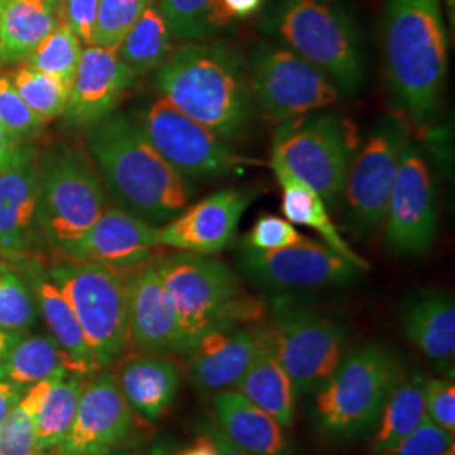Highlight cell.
<instances>
[{
  "label": "cell",
  "mask_w": 455,
  "mask_h": 455,
  "mask_svg": "<svg viewBox=\"0 0 455 455\" xmlns=\"http://www.w3.org/2000/svg\"><path fill=\"white\" fill-rule=\"evenodd\" d=\"M255 351V324L223 325L201 336L188 356V374L201 393L236 388Z\"/></svg>",
  "instance_id": "cell-22"
},
{
  "label": "cell",
  "mask_w": 455,
  "mask_h": 455,
  "mask_svg": "<svg viewBox=\"0 0 455 455\" xmlns=\"http://www.w3.org/2000/svg\"><path fill=\"white\" fill-rule=\"evenodd\" d=\"M425 387V374H405V378L391 391L374 428L371 455L381 454L395 447L427 419Z\"/></svg>",
  "instance_id": "cell-31"
},
{
  "label": "cell",
  "mask_w": 455,
  "mask_h": 455,
  "mask_svg": "<svg viewBox=\"0 0 455 455\" xmlns=\"http://www.w3.org/2000/svg\"><path fill=\"white\" fill-rule=\"evenodd\" d=\"M83 383L82 376H65L52 381L36 417V454L56 455L65 442L76 415Z\"/></svg>",
  "instance_id": "cell-32"
},
{
  "label": "cell",
  "mask_w": 455,
  "mask_h": 455,
  "mask_svg": "<svg viewBox=\"0 0 455 455\" xmlns=\"http://www.w3.org/2000/svg\"><path fill=\"white\" fill-rule=\"evenodd\" d=\"M17 93L43 122H52L65 114L69 88L66 83L22 63L11 75Z\"/></svg>",
  "instance_id": "cell-35"
},
{
  "label": "cell",
  "mask_w": 455,
  "mask_h": 455,
  "mask_svg": "<svg viewBox=\"0 0 455 455\" xmlns=\"http://www.w3.org/2000/svg\"><path fill=\"white\" fill-rule=\"evenodd\" d=\"M302 238L304 235H300L285 218L275 214H263L244 236L243 244L253 250L268 251L297 243Z\"/></svg>",
  "instance_id": "cell-42"
},
{
  "label": "cell",
  "mask_w": 455,
  "mask_h": 455,
  "mask_svg": "<svg viewBox=\"0 0 455 455\" xmlns=\"http://www.w3.org/2000/svg\"><path fill=\"white\" fill-rule=\"evenodd\" d=\"M133 411L116 376L100 370L83 383L73 425L56 455H108L129 437Z\"/></svg>",
  "instance_id": "cell-16"
},
{
  "label": "cell",
  "mask_w": 455,
  "mask_h": 455,
  "mask_svg": "<svg viewBox=\"0 0 455 455\" xmlns=\"http://www.w3.org/2000/svg\"><path fill=\"white\" fill-rule=\"evenodd\" d=\"M161 97L227 142L246 137L255 118L248 65L225 43L188 41L156 75Z\"/></svg>",
  "instance_id": "cell-2"
},
{
  "label": "cell",
  "mask_w": 455,
  "mask_h": 455,
  "mask_svg": "<svg viewBox=\"0 0 455 455\" xmlns=\"http://www.w3.org/2000/svg\"><path fill=\"white\" fill-rule=\"evenodd\" d=\"M0 124L17 142L37 135L46 125L17 93L11 76L0 75Z\"/></svg>",
  "instance_id": "cell-40"
},
{
  "label": "cell",
  "mask_w": 455,
  "mask_h": 455,
  "mask_svg": "<svg viewBox=\"0 0 455 455\" xmlns=\"http://www.w3.org/2000/svg\"><path fill=\"white\" fill-rule=\"evenodd\" d=\"M259 191L227 188L197 201L157 229L159 246L199 255L227 250Z\"/></svg>",
  "instance_id": "cell-17"
},
{
  "label": "cell",
  "mask_w": 455,
  "mask_h": 455,
  "mask_svg": "<svg viewBox=\"0 0 455 455\" xmlns=\"http://www.w3.org/2000/svg\"><path fill=\"white\" fill-rule=\"evenodd\" d=\"M58 379V378H56ZM54 379L28 387L16 407L0 423V455L36 454V417Z\"/></svg>",
  "instance_id": "cell-34"
},
{
  "label": "cell",
  "mask_w": 455,
  "mask_h": 455,
  "mask_svg": "<svg viewBox=\"0 0 455 455\" xmlns=\"http://www.w3.org/2000/svg\"><path fill=\"white\" fill-rule=\"evenodd\" d=\"M24 391L26 388L0 378V423L11 413V410L16 407Z\"/></svg>",
  "instance_id": "cell-48"
},
{
  "label": "cell",
  "mask_w": 455,
  "mask_h": 455,
  "mask_svg": "<svg viewBox=\"0 0 455 455\" xmlns=\"http://www.w3.org/2000/svg\"><path fill=\"white\" fill-rule=\"evenodd\" d=\"M46 267L82 325L98 370L110 368L129 346L131 270L63 257Z\"/></svg>",
  "instance_id": "cell-7"
},
{
  "label": "cell",
  "mask_w": 455,
  "mask_h": 455,
  "mask_svg": "<svg viewBox=\"0 0 455 455\" xmlns=\"http://www.w3.org/2000/svg\"><path fill=\"white\" fill-rule=\"evenodd\" d=\"M385 235L391 251L400 257H422L437 238V195L422 147L410 137L400 154L391 186Z\"/></svg>",
  "instance_id": "cell-15"
},
{
  "label": "cell",
  "mask_w": 455,
  "mask_h": 455,
  "mask_svg": "<svg viewBox=\"0 0 455 455\" xmlns=\"http://www.w3.org/2000/svg\"><path fill=\"white\" fill-rule=\"evenodd\" d=\"M199 432H204L212 437V443L216 447V454L218 455H248L244 454L240 447H236L227 435L220 430L218 423L214 422L212 415H206L201 422H199Z\"/></svg>",
  "instance_id": "cell-46"
},
{
  "label": "cell",
  "mask_w": 455,
  "mask_h": 455,
  "mask_svg": "<svg viewBox=\"0 0 455 455\" xmlns=\"http://www.w3.org/2000/svg\"><path fill=\"white\" fill-rule=\"evenodd\" d=\"M14 265L26 278L33 292L37 312L48 327L49 336H52L54 341L63 347L66 355L82 368L86 378L98 373L100 370L88 347V342L84 339L82 325L69 302L66 300L65 293L61 292V289L49 275L48 267L29 255L14 261Z\"/></svg>",
  "instance_id": "cell-24"
},
{
  "label": "cell",
  "mask_w": 455,
  "mask_h": 455,
  "mask_svg": "<svg viewBox=\"0 0 455 455\" xmlns=\"http://www.w3.org/2000/svg\"><path fill=\"white\" fill-rule=\"evenodd\" d=\"M244 398L268 413L283 428H291L295 419L292 379L276 358L267 324H255V351L242 379L236 385Z\"/></svg>",
  "instance_id": "cell-27"
},
{
  "label": "cell",
  "mask_w": 455,
  "mask_h": 455,
  "mask_svg": "<svg viewBox=\"0 0 455 455\" xmlns=\"http://www.w3.org/2000/svg\"><path fill=\"white\" fill-rule=\"evenodd\" d=\"M212 403L214 422L244 454L295 455L285 428L240 391H218Z\"/></svg>",
  "instance_id": "cell-25"
},
{
  "label": "cell",
  "mask_w": 455,
  "mask_h": 455,
  "mask_svg": "<svg viewBox=\"0 0 455 455\" xmlns=\"http://www.w3.org/2000/svg\"><path fill=\"white\" fill-rule=\"evenodd\" d=\"M82 54V41L66 24L60 22V26L34 49L26 65L71 86Z\"/></svg>",
  "instance_id": "cell-36"
},
{
  "label": "cell",
  "mask_w": 455,
  "mask_h": 455,
  "mask_svg": "<svg viewBox=\"0 0 455 455\" xmlns=\"http://www.w3.org/2000/svg\"><path fill=\"white\" fill-rule=\"evenodd\" d=\"M24 332H16V331H7L0 327V366L7 358V355L11 353L12 346L16 344L17 339L22 336Z\"/></svg>",
  "instance_id": "cell-50"
},
{
  "label": "cell",
  "mask_w": 455,
  "mask_h": 455,
  "mask_svg": "<svg viewBox=\"0 0 455 455\" xmlns=\"http://www.w3.org/2000/svg\"><path fill=\"white\" fill-rule=\"evenodd\" d=\"M39 164L28 147L16 163L0 171V257L20 260L39 236Z\"/></svg>",
  "instance_id": "cell-21"
},
{
  "label": "cell",
  "mask_w": 455,
  "mask_h": 455,
  "mask_svg": "<svg viewBox=\"0 0 455 455\" xmlns=\"http://www.w3.org/2000/svg\"><path fill=\"white\" fill-rule=\"evenodd\" d=\"M86 147L115 208L159 228L189 206V182L131 116L114 112L90 127Z\"/></svg>",
  "instance_id": "cell-1"
},
{
  "label": "cell",
  "mask_w": 455,
  "mask_h": 455,
  "mask_svg": "<svg viewBox=\"0 0 455 455\" xmlns=\"http://www.w3.org/2000/svg\"><path fill=\"white\" fill-rule=\"evenodd\" d=\"M9 2H11V0H0V11H2Z\"/></svg>",
  "instance_id": "cell-55"
},
{
  "label": "cell",
  "mask_w": 455,
  "mask_h": 455,
  "mask_svg": "<svg viewBox=\"0 0 455 455\" xmlns=\"http://www.w3.org/2000/svg\"><path fill=\"white\" fill-rule=\"evenodd\" d=\"M443 455H455V447H452L451 451H447V452H445Z\"/></svg>",
  "instance_id": "cell-56"
},
{
  "label": "cell",
  "mask_w": 455,
  "mask_h": 455,
  "mask_svg": "<svg viewBox=\"0 0 455 455\" xmlns=\"http://www.w3.org/2000/svg\"><path fill=\"white\" fill-rule=\"evenodd\" d=\"M405 363L379 342L363 344L344 356L332 378L315 393V425L331 440L373 434L385 403L405 378Z\"/></svg>",
  "instance_id": "cell-6"
},
{
  "label": "cell",
  "mask_w": 455,
  "mask_h": 455,
  "mask_svg": "<svg viewBox=\"0 0 455 455\" xmlns=\"http://www.w3.org/2000/svg\"><path fill=\"white\" fill-rule=\"evenodd\" d=\"M135 73L125 65L116 49L101 46L83 48L82 60L69 88L66 103V124L90 129L112 115L135 82Z\"/></svg>",
  "instance_id": "cell-20"
},
{
  "label": "cell",
  "mask_w": 455,
  "mask_h": 455,
  "mask_svg": "<svg viewBox=\"0 0 455 455\" xmlns=\"http://www.w3.org/2000/svg\"><path fill=\"white\" fill-rule=\"evenodd\" d=\"M383 49L396 105L417 127H430L442 108L449 68L440 0H388Z\"/></svg>",
  "instance_id": "cell-3"
},
{
  "label": "cell",
  "mask_w": 455,
  "mask_h": 455,
  "mask_svg": "<svg viewBox=\"0 0 455 455\" xmlns=\"http://www.w3.org/2000/svg\"><path fill=\"white\" fill-rule=\"evenodd\" d=\"M425 413L427 419L440 428L455 432V385L454 378L427 379L425 387Z\"/></svg>",
  "instance_id": "cell-43"
},
{
  "label": "cell",
  "mask_w": 455,
  "mask_h": 455,
  "mask_svg": "<svg viewBox=\"0 0 455 455\" xmlns=\"http://www.w3.org/2000/svg\"><path fill=\"white\" fill-rule=\"evenodd\" d=\"M270 167L282 189V212L292 225L314 229L329 248L339 253L346 260L353 261L361 270H370V261L358 255L341 236L331 220L323 197L302 180H297L282 164L270 157Z\"/></svg>",
  "instance_id": "cell-28"
},
{
  "label": "cell",
  "mask_w": 455,
  "mask_h": 455,
  "mask_svg": "<svg viewBox=\"0 0 455 455\" xmlns=\"http://www.w3.org/2000/svg\"><path fill=\"white\" fill-rule=\"evenodd\" d=\"M191 347L212 329L259 324L267 306L244 293L225 261L191 251H174L154 260Z\"/></svg>",
  "instance_id": "cell-5"
},
{
  "label": "cell",
  "mask_w": 455,
  "mask_h": 455,
  "mask_svg": "<svg viewBox=\"0 0 455 455\" xmlns=\"http://www.w3.org/2000/svg\"><path fill=\"white\" fill-rule=\"evenodd\" d=\"M154 0H100L93 44L118 49L132 26Z\"/></svg>",
  "instance_id": "cell-39"
},
{
  "label": "cell",
  "mask_w": 455,
  "mask_h": 455,
  "mask_svg": "<svg viewBox=\"0 0 455 455\" xmlns=\"http://www.w3.org/2000/svg\"><path fill=\"white\" fill-rule=\"evenodd\" d=\"M150 455H171V454H169V451H167V449H165V447H163V445H161V447H156V449H154V451H152V452H150Z\"/></svg>",
  "instance_id": "cell-52"
},
{
  "label": "cell",
  "mask_w": 455,
  "mask_h": 455,
  "mask_svg": "<svg viewBox=\"0 0 455 455\" xmlns=\"http://www.w3.org/2000/svg\"><path fill=\"white\" fill-rule=\"evenodd\" d=\"M447 4H449V7H451V20L454 22V0H449Z\"/></svg>",
  "instance_id": "cell-53"
},
{
  "label": "cell",
  "mask_w": 455,
  "mask_h": 455,
  "mask_svg": "<svg viewBox=\"0 0 455 455\" xmlns=\"http://www.w3.org/2000/svg\"><path fill=\"white\" fill-rule=\"evenodd\" d=\"M28 147L14 140L0 124V171L16 163L17 159L26 152Z\"/></svg>",
  "instance_id": "cell-47"
},
{
  "label": "cell",
  "mask_w": 455,
  "mask_h": 455,
  "mask_svg": "<svg viewBox=\"0 0 455 455\" xmlns=\"http://www.w3.org/2000/svg\"><path fill=\"white\" fill-rule=\"evenodd\" d=\"M359 144L351 120L321 110L280 124L274 135L272 159L306 182L332 212L342 203L347 171Z\"/></svg>",
  "instance_id": "cell-8"
},
{
  "label": "cell",
  "mask_w": 455,
  "mask_h": 455,
  "mask_svg": "<svg viewBox=\"0 0 455 455\" xmlns=\"http://www.w3.org/2000/svg\"><path fill=\"white\" fill-rule=\"evenodd\" d=\"M139 125L164 159L188 180H223L238 174L250 163L229 142L180 112L165 98L147 105Z\"/></svg>",
  "instance_id": "cell-12"
},
{
  "label": "cell",
  "mask_w": 455,
  "mask_h": 455,
  "mask_svg": "<svg viewBox=\"0 0 455 455\" xmlns=\"http://www.w3.org/2000/svg\"><path fill=\"white\" fill-rule=\"evenodd\" d=\"M238 267L255 285L280 293L344 287L364 274L327 244L306 236L297 243L268 251L242 244Z\"/></svg>",
  "instance_id": "cell-14"
},
{
  "label": "cell",
  "mask_w": 455,
  "mask_h": 455,
  "mask_svg": "<svg viewBox=\"0 0 455 455\" xmlns=\"http://www.w3.org/2000/svg\"><path fill=\"white\" fill-rule=\"evenodd\" d=\"M37 306L26 278L14 263L0 257V327L26 332L37 321Z\"/></svg>",
  "instance_id": "cell-37"
},
{
  "label": "cell",
  "mask_w": 455,
  "mask_h": 455,
  "mask_svg": "<svg viewBox=\"0 0 455 455\" xmlns=\"http://www.w3.org/2000/svg\"><path fill=\"white\" fill-rule=\"evenodd\" d=\"M46 2H49L51 5H54V7H61V2H63V0H46Z\"/></svg>",
  "instance_id": "cell-54"
},
{
  "label": "cell",
  "mask_w": 455,
  "mask_h": 455,
  "mask_svg": "<svg viewBox=\"0 0 455 455\" xmlns=\"http://www.w3.org/2000/svg\"><path fill=\"white\" fill-rule=\"evenodd\" d=\"M248 78L255 108L270 124L278 125L325 110L341 95L315 66L274 41L255 44Z\"/></svg>",
  "instance_id": "cell-11"
},
{
  "label": "cell",
  "mask_w": 455,
  "mask_h": 455,
  "mask_svg": "<svg viewBox=\"0 0 455 455\" xmlns=\"http://www.w3.org/2000/svg\"><path fill=\"white\" fill-rule=\"evenodd\" d=\"M61 22L46 0H11L0 11V65H22Z\"/></svg>",
  "instance_id": "cell-29"
},
{
  "label": "cell",
  "mask_w": 455,
  "mask_h": 455,
  "mask_svg": "<svg viewBox=\"0 0 455 455\" xmlns=\"http://www.w3.org/2000/svg\"><path fill=\"white\" fill-rule=\"evenodd\" d=\"M455 447L454 434L425 419L395 447L376 455H443Z\"/></svg>",
  "instance_id": "cell-41"
},
{
  "label": "cell",
  "mask_w": 455,
  "mask_h": 455,
  "mask_svg": "<svg viewBox=\"0 0 455 455\" xmlns=\"http://www.w3.org/2000/svg\"><path fill=\"white\" fill-rule=\"evenodd\" d=\"M218 0H159L156 5L163 14L169 33L176 41H204L214 28Z\"/></svg>",
  "instance_id": "cell-38"
},
{
  "label": "cell",
  "mask_w": 455,
  "mask_h": 455,
  "mask_svg": "<svg viewBox=\"0 0 455 455\" xmlns=\"http://www.w3.org/2000/svg\"><path fill=\"white\" fill-rule=\"evenodd\" d=\"M100 0H63L60 7L61 22L66 24L84 46H93Z\"/></svg>",
  "instance_id": "cell-44"
},
{
  "label": "cell",
  "mask_w": 455,
  "mask_h": 455,
  "mask_svg": "<svg viewBox=\"0 0 455 455\" xmlns=\"http://www.w3.org/2000/svg\"><path fill=\"white\" fill-rule=\"evenodd\" d=\"M260 29L315 66L344 95L356 93L366 80L363 34L338 0H275Z\"/></svg>",
  "instance_id": "cell-4"
},
{
  "label": "cell",
  "mask_w": 455,
  "mask_h": 455,
  "mask_svg": "<svg viewBox=\"0 0 455 455\" xmlns=\"http://www.w3.org/2000/svg\"><path fill=\"white\" fill-rule=\"evenodd\" d=\"M129 346L156 356H186L191 351L154 260L129 274Z\"/></svg>",
  "instance_id": "cell-18"
},
{
  "label": "cell",
  "mask_w": 455,
  "mask_h": 455,
  "mask_svg": "<svg viewBox=\"0 0 455 455\" xmlns=\"http://www.w3.org/2000/svg\"><path fill=\"white\" fill-rule=\"evenodd\" d=\"M37 231L56 251L78 240L107 210L92 156L80 147H52L39 164Z\"/></svg>",
  "instance_id": "cell-10"
},
{
  "label": "cell",
  "mask_w": 455,
  "mask_h": 455,
  "mask_svg": "<svg viewBox=\"0 0 455 455\" xmlns=\"http://www.w3.org/2000/svg\"><path fill=\"white\" fill-rule=\"evenodd\" d=\"M408 135L407 124L396 115H385L373 125L349 165L342 191L347 221L359 233L383 225L391 186Z\"/></svg>",
  "instance_id": "cell-13"
},
{
  "label": "cell",
  "mask_w": 455,
  "mask_h": 455,
  "mask_svg": "<svg viewBox=\"0 0 455 455\" xmlns=\"http://www.w3.org/2000/svg\"><path fill=\"white\" fill-rule=\"evenodd\" d=\"M267 309L270 341L293 388L302 395L317 393L346 356V327L293 293H276Z\"/></svg>",
  "instance_id": "cell-9"
},
{
  "label": "cell",
  "mask_w": 455,
  "mask_h": 455,
  "mask_svg": "<svg viewBox=\"0 0 455 455\" xmlns=\"http://www.w3.org/2000/svg\"><path fill=\"white\" fill-rule=\"evenodd\" d=\"M263 0H218L214 9V28L220 29L235 19H246L257 14Z\"/></svg>",
  "instance_id": "cell-45"
},
{
  "label": "cell",
  "mask_w": 455,
  "mask_h": 455,
  "mask_svg": "<svg viewBox=\"0 0 455 455\" xmlns=\"http://www.w3.org/2000/svg\"><path fill=\"white\" fill-rule=\"evenodd\" d=\"M176 455H218L216 454V447L212 443V437L204 432L199 434V437L193 442V445H189L188 449L180 451Z\"/></svg>",
  "instance_id": "cell-49"
},
{
  "label": "cell",
  "mask_w": 455,
  "mask_h": 455,
  "mask_svg": "<svg viewBox=\"0 0 455 455\" xmlns=\"http://www.w3.org/2000/svg\"><path fill=\"white\" fill-rule=\"evenodd\" d=\"M82 376V368L49 334H22L0 366V378L28 388L44 379Z\"/></svg>",
  "instance_id": "cell-30"
},
{
  "label": "cell",
  "mask_w": 455,
  "mask_h": 455,
  "mask_svg": "<svg viewBox=\"0 0 455 455\" xmlns=\"http://www.w3.org/2000/svg\"><path fill=\"white\" fill-rule=\"evenodd\" d=\"M108 455H142L140 452H137V451H129V449H116L114 452H110Z\"/></svg>",
  "instance_id": "cell-51"
},
{
  "label": "cell",
  "mask_w": 455,
  "mask_h": 455,
  "mask_svg": "<svg viewBox=\"0 0 455 455\" xmlns=\"http://www.w3.org/2000/svg\"><path fill=\"white\" fill-rule=\"evenodd\" d=\"M115 376L132 411L148 422L159 420L180 393V366L167 356L132 355L124 359Z\"/></svg>",
  "instance_id": "cell-26"
},
{
  "label": "cell",
  "mask_w": 455,
  "mask_h": 455,
  "mask_svg": "<svg viewBox=\"0 0 455 455\" xmlns=\"http://www.w3.org/2000/svg\"><path fill=\"white\" fill-rule=\"evenodd\" d=\"M159 228L124 210H105L82 236L58 250L63 259L132 270L154 260Z\"/></svg>",
  "instance_id": "cell-19"
},
{
  "label": "cell",
  "mask_w": 455,
  "mask_h": 455,
  "mask_svg": "<svg viewBox=\"0 0 455 455\" xmlns=\"http://www.w3.org/2000/svg\"><path fill=\"white\" fill-rule=\"evenodd\" d=\"M172 36L156 5H148L116 49L135 75L159 69L172 54Z\"/></svg>",
  "instance_id": "cell-33"
},
{
  "label": "cell",
  "mask_w": 455,
  "mask_h": 455,
  "mask_svg": "<svg viewBox=\"0 0 455 455\" xmlns=\"http://www.w3.org/2000/svg\"><path fill=\"white\" fill-rule=\"evenodd\" d=\"M402 327L408 341L415 344L440 371L454 373V297L440 289L411 293L402 304Z\"/></svg>",
  "instance_id": "cell-23"
}]
</instances>
